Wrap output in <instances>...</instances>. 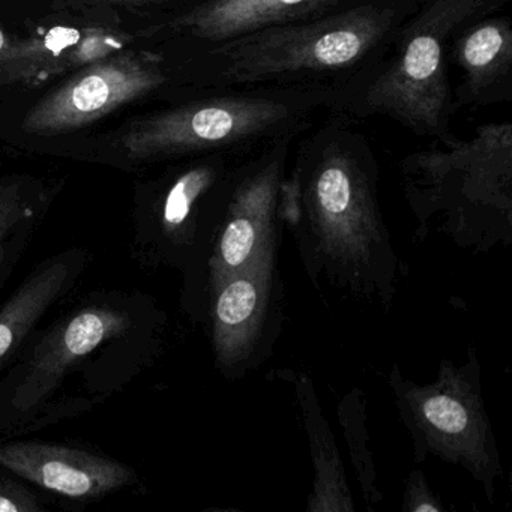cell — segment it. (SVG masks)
Masks as SVG:
<instances>
[{
  "label": "cell",
  "mask_w": 512,
  "mask_h": 512,
  "mask_svg": "<svg viewBox=\"0 0 512 512\" xmlns=\"http://www.w3.org/2000/svg\"><path fill=\"white\" fill-rule=\"evenodd\" d=\"M170 82L163 56L145 52L110 55L85 65L32 107L22 130L35 136L79 130Z\"/></svg>",
  "instance_id": "cell-9"
},
{
  "label": "cell",
  "mask_w": 512,
  "mask_h": 512,
  "mask_svg": "<svg viewBox=\"0 0 512 512\" xmlns=\"http://www.w3.org/2000/svg\"><path fill=\"white\" fill-rule=\"evenodd\" d=\"M73 2L74 4L92 5V7L146 8L173 4L179 0H73ZM182 2H187V0H182Z\"/></svg>",
  "instance_id": "cell-21"
},
{
  "label": "cell",
  "mask_w": 512,
  "mask_h": 512,
  "mask_svg": "<svg viewBox=\"0 0 512 512\" xmlns=\"http://www.w3.org/2000/svg\"><path fill=\"white\" fill-rule=\"evenodd\" d=\"M296 139L278 140L239 161L206 263L208 296L241 269L278 259L281 185Z\"/></svg>",
  "instance_id": "cell-7"
},
{
  "label": "cell",
  "mask_w": 512,
  "mask_h": 512,
  "mask_svg": "<svg viewBox=\"0 0 512 512\" xmlns=\"http://www.w3.org/2000/svg\"><path fill=\"white\" fill-rule=\"evenodd\" d=\"M31 214L28 202L23 197L19 182L0 184V257L5 241L28 215Z\"/></svg>",
  "instance_id": "cell-18"
},
{
  "label": "cell",
  "mask_w": 512,
  "mask_h": 512,
  "mask_svg": "<svg viewBox=\"0 0 512 512\" xmlns=\"http://www.w3.org/2000/svg\"><path fill=\"white\" fill-rule=\"evenodd\" d=\"M337 419L346 440L350 464L358 479L362 500L370 511H376L383 502L379 473L371 451L370 430H368L367 397L361 388H352L337 406Z\"/></svg>",
  "instance_id": "cell-17"
},
{
  "label": "cell",
  "mask_w": 512,
  "mask_h": 512,
  "mask_svg": "<svg viewBox=\"0 0 512 512\" xmlns=\"http://www.w3.org/2000/svg\"><path fill=\"white\" fill-rule=\"evenodd\" d=\"M352 124L329 115L302 134L281 185V221L314 287L326 281L388 311L407 266L383 217L376 154Z\"/></svg>",
  "instance_id": "cell-1"
},
{
  "label": "cell",
  "mask_w": 512,
  "mask_h": 512,
  "mask_svg": "<svg viewBox=\"0 0 512 512\" xmlns=\"http://www.w3.org/2000/svg\"><path fill=\"white\" fill-rule=\"evenodd\" d=\"M335 95L320 89H205L190 100L134 122L121 143L133 160L253 154L310 130Z\"/></svg>",
  "instance_id": "cell-5"
},
{
  "label": "cell",
  "mask_w": 512,
  "mask_h": 512,
  "mask_svg": "<svg viewBox=\"0 0 512 512\" xmlns=\"http://www.w3.org/2000/svg\"><path fill=\"white\" fill-rule=\"evenodd\" d=\"M421 0H361L319 19L254 32L193 52L202 91L226 88L320 89L337 101L385 55ZM331 109V110H332Z\"/></svg>",
  "instance_id": "cell-2"
},
{
  "label": "cell",
  "mask_w": 512,
  "mask_h": 512,
  "mask_svg": "<svg viewBox=\"0 0 512 512\" xmlns=\"http://www.w3.org/2000/svg\"><path fill=\"white\" fill-rule=\"evenodd\" d=\"M388 383L412 439L416 463L434 457L463 467L493 500L503 478L502 458L482 397L475 347L463 364L440 362L436 379L427 385L404 377L397 364L389 371Z\"/></svg>",
  "instance_id": "cell-6"
},
{
  "label": "cell",
  "mask_w": 512,
  "mask_h": 512,
  "mask_svg": "<svg viewBox=\"0 0 512 512\" xmlns=\"http://www.w3.org/2000/svg\"><path fill=\"white\" fill-rule=\"evenodd\" d=\"M404 197L419 230L461 250L509 247L512 239V124L491 122L470 140L407 155L400 163Z\"/></svg>",
  "instance_id": "cell-4"
},
{
  "label": "cell",
  "mask_w": 512,
  "mask_h": 512,
  "mask_svg": "<svg viewBox=\"0 0 512 512\" xmlns=\"http://www.w3.org/2000/svg\"><path fill=\"white\" fill-rule=\"evenodd\" d=\"M358 2L361 0H187L161 29L199 52L254 32L319 19Z\"/></svg>",
  "instance_id": "cell-10"
},
{
  "label": "cell",
  "mask_w": 512,
  "mask_h": 512,
  "mask_svg": "<svg viewBox=\"0 0 512 512\" xmlns=\"http://www.w3.org/2000/svg\"><path fill=\"white\" fill-rule=\"evenodd\" d=\"M11 41L10 38L5 34L4 29L0 28V58L5 55L8 49H10Z\"/></svg>",
  "instance_id": "cell-22"
},
{
  "label": "cell",
  "mask_w": 512,
  "mask_h": 512,
  "mask_svg": "<svg viewBox=\"0 0 512 512\" xmlns=\"http://www.w3.org/2000/svg\"><path fill=\"white\" fill-rule=\"evenodd\" d=\"M43 511L40 499L13 479L0 476V512Z\"/></svg>",
  "instance_id": "cell-20"
},
{
  "label": "cell",
  "mask_w": 512,
  "mask_h": 512,
  "mask_svg": "<svg viewBox=\"0 0 512 512\" xmlns=\"http://www.w3.org/2000/svg\"><path fill=\"white\" fill-rule=\"evenodd\" d=\"M460 73L457 107H488L512 100V20L499 13L464 26L452 41L448 65Z\"/></svg>",
  "instance_id": "cell-13"
},
{
  "label": "cell",
  "mask_w": 512,
  "mask_h": 512,
  "mask_svg": "<svg viewBox=\"0 0 512 512\" xmlns=\"http://www.w3.org/2000/svg\"><path fill=\"white\" fill-rule=\"evenodd\" d=\"M130 326L127 313L113 308H86L56 326L23 367L11 391V409L17 416L37 409L80 359Z\"/></svg>",
  "instance_id": "cell-11"
},
{
  "label": "cell",
  "mask_w": 512,
  "mask_h": 512,
  "mask_svg": "<svg viewBox=\"0 0 512 512\" xmlns=\"http://www.w3.org/2000/svg\"><path fill=\"white\" fill-rule=\"evenodd\" d=\"M287 373L292 376L289 382L295 386L313 463V490L308 496L307 509L310 512H353L355 502L343 458L320 406L313 379L307 373Z\"/></svg>",
  "instance_id": "cell-14"
},
{
  "label": "cell",
  "mask_w": 512,
  "mask_h": 512,
  "mask_svg": "<svg viewBox=\"0 0 512 512\" xmlns=\"http://www.w3.org/2000/svg\"><path fill=\"white\" fill-rule=\"evenodd\" d=\"M0 466L71 499H100L136 481L133 470L119 461L52 443L0 445Z\"/></svg>",
  "instance_id": "cell-12"
},
{
  "label": "cell",
  "mask_w": 512,
  "mask_h": 512,
  "mask_svg": "<svg viewBox=\"0 0 512 512\" xmlns=\"http://www.w3.org/2000/svg\"><path fill=\"white\" fill-rule=\"evenodd\" d=\"M404 512H442V502L434 496L421 470L413 469L403 494Z\"/></svg>",
  "instance_id": "cell-19"
},
{
  "label": "cell",
  "mask_w": 512,
  "mask_h": 512,
  "mask_svg": "<svg viewBox=\"0 0 512 512\" xmlns=\"http://www.w3.org/2000/svg\"><path fill=\"white\" fill-rule=\"evenodd\" d=\"M208 298L215 367L229 380L244 379L271 358L283 332L286 295L278 259L241 269Z\"/></svg>",
  "instance_id": "cell-8"
},
{
  "label": "cell",
  "mask_w": 512,
  "mask_h": 512,
  "mask_svg": "<svg viewBox=\"0 0 512 512\" xmlns=\"http://www.w3.org/2000/svg\"><path fill=\"white\" fill-rule=\"evenodd\" d=\"M122 43L103 32H82L70 28H55L44 38L11 43L0 58V79L5 82L26 79L35 74H55L68 67L88 65L107 58Z\"/></svg>",
  "instance_id": "cell-15"
},
{
  "label": "cell",
  "mask_w": 512,
  "mask_h": 512,
  "mask_svg": "<svg viewBox=\"0 0 512 512\" xmlns=\"http://www.w3.org/2000/svg\"><path fill=\"white\" fill-rule=\"evenodd\" d=\"M71 272L70 260L47 263L31 275L0 310V367L67 289Z\"/></svg>",
  "instance_id": "cell-16"
},
{
  "label": "cell",
  "mask_w": 512,
  "mask_h": 512,
  "mask_svg": "<svg viewBox=\"0 0 512 512\" xmlns=\"http://www.w3.org/2000/svg\"><path fill=\"white\" fill-rule=\"evenodd\" d=\"M511 2L421 0L395 32L385 55L329 115L352 122L385 116L442 146L457 142L451 122L458 107L448 76L452 41L473 20L499 13Z\"/></svg>",
  "instance_id": "cell-3"
}]
</instances>
